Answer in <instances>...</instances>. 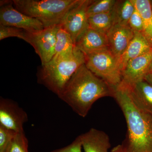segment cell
Instances as JSON below:
<instances>
[{
    "label": "cell",
    "mask_w": 152,
    "mask_h": 152,
    "mask_svg": "<svg viewBox=\"0 0 152 152\" xmlns=\"http://www.w3.org/2000/svg\"><path fill=\"white\" fill-rule=\"evenodd\" d=\"M114 91L85 64L72 76L58 97L79 116L85 118L98 99L104 97H113Z\"/></svg>",
    "instance_id": "cell-1"
},
{
    "label": "cell",
    "mask_w": 152,
    "mask_h": 152,
    "mask_svg": "<svg viewBox=\"0 0 152 152\" xmlns=\"http://www.w3.org/2000/svg\"><path fill=\"white\" fill-rule=\"evenodd\" d=\"M113 98L122 111L127 126L123 144L127 152H152V115L138 107L122 86L114 89Z\"/></svg>",
    "instance_id": "cell-2"
},
{
    "label": "cell",
    "mask_w": 152,
    "mask_h": 152,
    "mask_svg": "<svg viewBox=\"0 0 152 152\" xmlns=\"http://www.w3.org/2000/svg\"><path fill=\"white\" fill-rule=\"evenodd\" d=\"M85 62L84 54L75 46L72 55L66 57H53L48 63L42 66L38 73V82L58 96Z\"/></svg>",
    "instance_id": "cell-3"
},
{
    "label": "cell",
    "mask_w": 152,
    "mask_h": 152,
    "mask_svg": "<svg viewBox=\"0 0 152 152\" xmlns=\"http://www.w3.org/2000/svg\"><path fill=\"white\" fill-rule=\"evenodd\" d=\"M79 0H13L21 12L39 21L45 28L61 24L67 12Z\"/></svg>",
    "instance_id": "cell-4"
},
{
    "label": "cell",
    "mask_w": 152,
    "mask_h": 152,
    "mask_svg": "<svg viewBox=\"0 0 152 152\" xmlns=\"http://www.w3.org/2000/svg\"><path fill=\"white\" fill-rule=\"evenodd\" d=\"M85 65L93 73L115 88L122 81L119 60L109 49L86 55Z\"/></svg>",
    "instance_id": "cell-5"
},
{
    "label": "cell",
    "mask_w": 152,
    "mask_h": 152,
    "mask_svg": "<svg viewBox=\"0 0 152 152\" xmlns=\"http://www.w3.org/2000/svg\"><path fill=\"white\" fill-rule=\"evenodd\" d=\"M0 3V25L18 28L28 32H34L45 28L39 21L16 9L12 1H1Z\"/></svg>",
    "instance_id": "cell-6"
},
{
    "label": "cell",
    "mask_w": 152,
    "mask_h": 152,
    "mask_svg": "<svg viewBox=\"0 0 152 152\" xmlns=\"http://www.w3.org/2000/svg\"><path fill=\"white\" fill-rule=\"evenodd\" d=\"M91 1L79 0L66 14L60 25L71 36L75 46L79 38L89 28L87 10Z\"/></svg>",
    "instance_id": "cell-7"
},
{
    "label": "cell",
    "mask_w": 152,
    "mask_h": 152,
    "mask_svg": "<svg viewBox=\"0 0 152 152\" xmlns=\"http://www.w3.org/2000/svg\"><path fill=\"white\" fill-rule=\"evenodd\" d=\"M59 25L34 32H28V43L34 49L43 66L52 60L55 53L56 34Z\"/></svg>",
    "instance_id": "cell-8"
},
{
    "label": "cell",
    "mask_w": 152,
    "mask_h": 152,
    "mask_svg": "<svg viewBox=\"0 0 152 152\" xmlns=\"http://www.w3.org/2000/svg\"><path fill=\"white\" fill-rule=\"evenodd\" d=\"M28 121L26 112L12 100L1 97L0 125L15 132H24L23 125Z\"/></svg>",
    "instance_id": "cell-9"
},
{
    "label": "cell",
    "mask_w": 152,
    "mask_h": 152,
    "mask_svg": "<svg viewBox=\"0 0 152 152\" xmlns=\"http://www.w3.org/2000/svg\"><path fill=\"white\" fill-rule=\"evenodd\" d=\"M152 60V48L148 52L128 62L122 72L120 84L131 86L145 79L148 73Z\"/></svg>",
    "instance_id": "cell-10"
},
{
    "label": "cell",
    "mask_w": 152,
    "mask_h": 152,
    "mask_svg": "<svg viewBox=\"0 0 152 152\" xmlns=\"http://www.w3.org/2000/svg\"><path fill=\"white\" fill-rule=\"evenodd\" d=\"M134 35V32L129 25H114L107 34L109 50L119 60Z\"/></svg>",
    "instance_id": "cell-11"
},
{
    "label": "cell",
    "mask_w": 152,
    "mask_h": 152,
    "mask_svg": "<svg viewBox=\"0 0 152 152\" xmlns=\"http://www.w3.org/2000/svg\"><path fill=\"white\" fill-rule=\"evenodd\" d=\"M75 46L85 56L109 49L107 35L89 27L79 38Z\"/></svg>",
    "instance_id": "cell-12"
},
{
    "label": "cell",
    "mask_w": 152,
    "mask_h": 152,
    "mask_svg": "<svg viewBox=\"0 0 152 152\" xmlns=\"http://www.w3.org/2000/svg\"><path fill=\"white\" fill-rule=\"evenodd\" d=\"M119 85L126 89L138 107L152 115V85L145 80L131 86Z\"/></svg>",
    "instance_id": "cell-13"
},
{
    "label": "cell",
    "mask_w": 152,
    "mask_h": 152,
    "mask_svg": "<svg viewBox=\"0 0 152 152\" xmlns=\"http://www.w3.org/2000/svg\"><path fill=\"white\" fill-rule=\"evenodd\" d=\"M80 136L85 152H109L110 138L103 131L91 128Z\"/></svg>",
    "instance_id": "cell-14"
},
{
    "label": "cell",
    "mask_w": 152,
    "mask_h": 152,
    "mask_svg": "<svg viewBox=\"0 0 152 152\" xmlns=\"http://www.w3.org/2000/svg\"><path fill=\"white\" fill-rule=\"evenodd\" d=\"M134 35L127 48L119 58L122 72L130 60L145 53L152 48L145 37L141 33L134 32Z\"/></svg>",
    "instance_id": "cell-15"
},
{
    "label": "cell",
    "mask_w": 152,
    "mask_h": 152,
    "mask_svg": "<svg viewBox=\"0 0 152 152\" xmlns=\"http://www.w3.org/2000/svg\"><path fill=\"white\" fill-rule=\"evenodd\" d=\"M141 16L143 30L142 34L152 48V8L149 0H132Z\"/></svg>",
    "instance_id": "cell-16"
},
{
    "label": "cell",
    "mask_w": 152,
    "mask_h": 152,
    "mask_svg": "<svg viewBox=\"0 0 152 152\" xmlns=\"http://www.w3.org/2000/svg\"><path fill=\"white\" fill-rule=\"evenodd\" d=\"M71 36L59 25L56 34L55 53L53 57H66L72 55L75 49Z\"/></svg>",
    "instance_id": "cell-17"
},
{
    "label": "cell",
    "mask_w": 152,
    "mask_h": 152,
    "mask_svg": "<svg viewBox=\"0 0 152 152\" xmlns=\"http://www.w3.org/2000/svg\"><path fill=\"white\" fill-rule=\"evenodd\" d=\"M135 9L132 0L117 1L113 10L114 25H129Z\"/></svg>",
    "instance_id": "cell-18"
},
{
    "label": "cell",
    "mask_w": 152,
    "mask_h": 152,
    "mask_svg": "<svg viewBox=\"0 0 152 152\" xmlns=\"http://www.w3.org/2000/svg\"><path fill=\"white\" fill-rule=\"evenodd\" d=\"M89 27L107 35L114 25L113 10L106 13L97 14L88 17Z\"/></svg>",
    "instance_id": "cell-19"
},
{
    "label": "cell",
    "mask_w": 152,
    "mask_h": 152,
    "mask_svg": "<svg viewBox=\"0 0 152 152\" xmlns=\"http://www.w3.org/2000/svg\"><path fill=\"white\" fill-rule=\"evenodd\" d=\"M117 2L116 0L92 1L87 10L88 17L111 12L113 10Z\"/></svg>",
    "instance_id": "cell-20"
},
{
    "label": "cell",
    "mask_w": 152,
    "mask_h": 152,
    "mask_svg": "<svg viewBox=\"0 0 152 152\" xmlns=\"http://www.w3.org/2000/svg\"><path fill=\"white\" fill-rule=\"evenodd\" d=\"M28 140L24 132L18 133L4 152H29Z\"/></svg>",
    "instance_id": "cell-21"
},
{
    "label": "cell",
    "mask_w": 152,
    "mask_h": 152,
    "mask_svg": "<svg viewBox=\"0 0 152 152\" xmlns=\"http://www.w3.org/2000/svg\"><path fill=\"white\" fill-rule=\"evenodd\" d=\"M28 32L22 29L0 25V40L10 37H17L28 43Z\"/></svg>",
    "instance_id": "cell-22"
},
{
    "label": "cell",
    "mask_w": 152,
    "mask_h": 152,
    "mask_svg": "<svg viewBox=\"0 0 152 152\" xmlns=\"http://www.w3.org/2000/svg\"><path fill=\"white\" fill-rule=\"evenodd\" d=\"M18 133L0 125V152H4L6 148Z\"/></svg>",
    "instance_id": "cell-23"
},
{
    "label": "cell",
    "mask_w": 152,
    "mask_h": 152,
    "mask_svg": "<svg viewBox=\"0 0 152 152\" xmlns=\"http://www.w3.org/2000/svg\"><path fill=\"white\" fill-rule=\"evenodd\" d=\"M129 26L134 32L142 34L143 30L142 20L140 14L136 9L130 19Z\"/></svg>",
    "instance_id": "cell-24"
},
{
    "label": "cell",
    "mask_w": 152,
    "mask_h": 152,
    "mask_svg": "<svg viewBox=\"0 0 152 152\" xmlns=\"http://www.w3.org/2000/svg\"><path fill=\"white\" fill-rule=\"evenodd\" d=\"M83 148L80 137L79 136L73 142L66 146L53 150L50 152H82Z\"/></svg>",
    "instance_id": "cell-25"
},
{
    "label": "cell",
    "mask_w": 152,
    "mask_h": 152,
    "mask_svg": "<svg viewBox=\"0 0 152 152\" xmlns=\"http://www.w3.org/2000/svg\"><path fill=\"white\" fill-rule=\"evenodd\" d=\"M110 152H127L126 150L124 147L122 145H119L116 146Z\"/></svg>",
    "instance_id": "cell-26"
},
{
    "label": "cell",
    "mask_w": 152,
    "mask_h": 152,
    "mask_svg": "<svg viewBox=\"0 0 152 152\" xmlns=\"http://www.w3.org/2000/svg\"><path fill=\"white\" fill-rule=\"evenodd\" d=\"M144 80L146 81L147 82L152 86V73H149L147 74L145 77Z\"/></svg>",
    "instance_id": "cell-27"
},
{
    "label": "cell",
    "mask_w": 152,
    "mask_h": 152,
    "mask_svg": "<svg viewBox=\"0 0 152 152\" xmlns=\"http://www.w3.org/2000/svg\"><path fill=\"white\" fill-rule=\"evenodd\" d=\"M152 72V60L151 62V64H150L149 67L148 69V73H149L151 72Z\"/></svg>",
    "instance_id": "cell-28"
},
{
    "label": "cell",
    "mask_w": 152,
    "mask_h": 152,
    "mask_svg": "<svg viewBox=\"0 0 152 152\" xmlns=\"http://www.w3.org/2000/svg\"><path fill=\"white\" fill-rule=\"evenodd\" d=\"M151 1V4L152 8V1Z\"/></svg>",
    "instance_id": "cell-29"
},
{
    "label": "cell",
    "mask_w": 152,
    "mask_h": 152,
    "mask_svg": "<svg viewBox=\"0 0 152 152\" xmlns=\"http://www.w3.org/2000/svg\"><path fill=\"white\" fill-rule=\"evenodd\" d=\"M150 73H152V72H150Z\"/></svg>",
    "instance_id": "cell-30"
}]
</instances>
